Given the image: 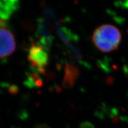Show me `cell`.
Instances as JSON below:
<instances>
[{
	"label": "cell",
	"instance_id": "5",
	"mask_svg": "<svg viewBox=\"0 0 128 128\" xmlns=\"http://www.w3.org/2000/svg\"><path fill=\"white\" fill-rule=\"evenodd\" d=\"M17 0H0V24L5 23L6 17L13 9Z\"/></svg>",
	"mask_w": 128,
	"mask_h": 128
},
{
	"label": "cell",
	"instance_id": "4",
	"mask_svg": "<svg viewBox=\"0 0 128 128\" xmlns=\"http://www.w3.org/2000/svg\"><path fill=\"white\" fill-rule=\"evenodd\" d=\"M79 76V71L76 67L71 65H67L65 68L63 86L65 88H70L74 86Z\"/></svg>",
	"mask_w": 128,
	"mask_h": 128
},
{
	"label": "cell",
	"instance_id": "2",
	"mask_svg": "<svg viewBox=\"0 0 128 128\" xmlns=\"http://www.w3.org/2000/svg\"><path fill=\"white\" fill-rule=\"evenodd\" d=\"M28 60L40 72L45 71L49 62L48 52L40 45L33 44L28 51Z\"/></svg>",
	"mask_w": 128,
	"mask_h": 128
},
{
	"label": "cell",
	"instance_id": "3",
	"mask_svg": "<svg viewBox=\"0 0 128 128\" xmlns=\"http://www.w3.org/2000/svg\"><path fill=\"white\" fill-rule=\"evenodd\" d=\"M16 42L10 30L0 24V60L8 57L14 52Z\"/></svg>",
	"mask_w": 128,
	"mask_h": 128
},
{
	"label": "cell",
	"instance_id": "7",
	"mask_svg": "<svg viewBox=\"0 0 128 128\" xmlns=\"http://www.w3.org/2000/svg\"><path fill=\"white\" fill-rule=\"evenodd\" d=\"M34 128H51L45 124H39L36 125Z\"/></svg>",
	"mask_w": 128,
	"mask_h": 128
},
{
	"label": "cell",
	"instance_id": "1",
	"mask_svg": "<svg viewBox=\"0 0 128 128\" xmlns=\"http://www.w3.org/2000/svg\"><path fill=\"white\" fill-rule=\"evenodd\" d=\"M122 34L113 25L104 24L98 27L92 36L94 45L102 52L108 53L116 50L120 44Z\"/></svg>",
	"mask_w": 128,
	"mask_h": 128
},
{
	"label": "cell",
	"instance_id": "6",
	"mask_svg": "<svg viewBox=\"0 0 128 128\" xmlns=\"http://www.w3.org/2000/svg\"><path fill=\"white\" fill-rule=\"evenodd\" d=\"M80 128H95L92 123L88 122H84L80 124Z\"/></svg>",
	"mask_w": 128,
	"mask_h": 128
}]
</instances>
